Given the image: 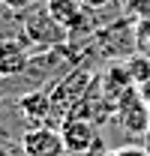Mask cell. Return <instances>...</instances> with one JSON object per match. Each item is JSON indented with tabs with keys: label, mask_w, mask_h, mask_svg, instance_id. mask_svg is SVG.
<instances>
[{
	"label": "cell",
	"mask_w": 150,
	"mask_h": 156,
	"mask_svg": "<svg viewBox=\"0 0 150 156\" xmlns=\"http://www.w3.org/2000/svg\"><path fill=\"white\" fill-rule=\"evenodd\" d=\"M84 3H87L90 9H102V6H105V3H111V0H84Z\"/></svg>",
	"instance_id": "14"
},
{
	"label": "cell",
	"mask_w": 150,
	"mask_h": 156,
	"mask_svg": "<svg viewBox=\"0 0 150 156\" xmlns=\"http://www.w3.org/2000/svg\"><path fill=\"white\" fill-rule=\"evenodd\" d=\"M138 48V27L132 21L120 18L111 21L105 27H99L90 36V54L96 60H111V63H123L126 57L135 54Z\"/></svg>",
	"instance_id": "2"
},
{
	"label": "cell",
	"mask_w": 150,
	"mask_h": 156,
	"mask_svg": "<svg viewBox=\"0 0 150 156\" xmlns=\"http://www.w3.org/2000/svg\"><path fill=\"white\" fill-rule=\"evenodd\" d=\"M123 66H126V72H129L132 84L138 87V84H144V81H150V57L147 54H132V57L123 60Z\"/></svg>",
	"instance_id": "10"
},
{
	"label": "cell",
	"mask_w": 150,
	"mask_h": 156,
	"mask_svg": "<svg viewBox=\"0 0 150 156\" xmlns=\"http://www.w3.org/2000/svg\"><path fill=\"white\" fill-rule=\"evenodd\" d=\"M33 60V51L24 39H0V81L21 75Z\"/></svg>",
	"instance_id": "8"
},
{
	"label": "cell",
	"mask_w": 150,
	"mask_h": 156,
	"mask_svg": "<svg viewBox=\"0 0 150 156\" xmlns=\"http://www.w3.org/2000/svg\"><path fill=\"white\" fill-rule=\"evenodd\" d=\"M138 93H141V99L150 105V81H144V84H138Z\"/></svg>",
	"instance_id": "13"
},
{
	"label": "cell",
	"mask_w": 150,
	"mask_h": 156,
	"mask_svg": "<svg viewBox=\"0 0 150 156\" xmlns=\"http://www.w3.org/2000/svg\"><path fill=\"white\" fill-rule=\"evenodd\" d=\"M15 108L18 114L30 123V126H57L54 111H51V96L48 90H30V93H21L15 99Z\"/></svg>",
	"instance_id": "7"
},
{
	"label": "cell",
	"mask_w": 150,
	"mask_h": 156,
	"mask_svg": "<svg viewBox=\"0 0 150 156\" xmlns=\"http://www.w3.org/2000/svg\"><path fill=\"white\" fill-rule=\"evenodd\" d=\"M3 3H6L12 12H24V9H30L33 3H39V0H3Z\"/></svg>",
	"instance_id": "12"
},
{
	"label": "cell",
	"mask_w": 150,
	"mask_h": 156,
	"mask_svg": "<svg viewBox=\"0 0 150 156\" xmlns=\"http://www.w3.org/2000/svg\"><path fill=\"white\" fill-rule=\"evenodd\" d=\"M108 156H150V150L141 147V144H123V147L108 150Z\"/></svg>",
	"instance_id": "11"
},
{
	"label": "cell",
	"mask_w": 150,
	"mask_h": 156,
	"mask_svg": "<svg viewBox=\"0 0 150 156\" xmlns=\"http://www.w3.org/2000/svg\"><path fill=\"white\" fill-rule=\"evenodd\" d=\"M117 126L135 141H144V135L150 132V105L141 99L138 87H132L126 96L117 102V111H114Z\"/></svg>",
	"instance_id": "5"
},
{
	"label": "cell",
	"mask_w": 150,
	"mask_h": 156,
	"mask_svg": "<svg viewBox=\"0 0 150 156\" xmlns=\"http://www.w3.org/2000/svg\"><path fill=\"white\" fill-rule=\"evenodd\" d=\"M66 156H69V153H66Z\"/></svg>",
	"instance_id": "15"
},
{
	"label": "cell",
	"mask_w": 150,
	"mask_h": 156,
	"mask_svg": "<svg viewBox=\"0 0 150 156\" xmlns=\"http://www.w3.org/2000/svg\"><path fill=\"white\" fill-rule=\"evenodd\" d=\"M21 156H66V144L57 126H27L18 141Z\"/></svg>",
	"instance_id": "6"
},
{
	"label": "cell",
	"mask_w": 150,
	"mask_h": 156,
	"mask_svg": "<svg viewBox=\"0 0 150 156\" xmlns=\"http://www.w3.org/2000/svg\"><path fill=\"white\" fill-rule=\"evenodd\" d=\"M60 135H63V144H66V153L69 156H84L87 150H93L102 144V126H96L93 120L81 114H69L60 120Z\"/></svg>",
	"instance_id": "4"
},
{
	"label": "cell",
	"mask_w": 150,
	"mask_h": 156,
	"mask_svg": "<svg viewBox=\"0 0 150 156\" xmlns=\"http://www.w3.org/2000/svg\"><path fill=\"white\" fill-rule=\"evenodd\" d=\"M21 39L27 42L33 54H42V51H54L60 45H66L69 30L54 21L45 3H33L30 9L21 12Z\"/></svg>",
	"instance_id": "1"
},
{
	"label": "cell",
	"mask_w": 150,
	"mask_h": 156,
	"mask_svg": "<svg viewBox=\"0 0 150 156\" xmlns=\"http://www.w3.org/2000/svg\"><path fill=\"white\" fill-rule=\"evenodd\" d=\"M96 72L90 66H75L69 69L66 75L60 78L57 84L48 87V96H51V111H54V120L57 126H60V120L63 117H69L78 108V102L84 99V93L90 90V84H93Z\"/></svg>",
	"instance_id": "3"
},
{
	"label": "cell",
	"mask_w": 150,
	"mask_h": 156,
	"mask_svg": "<svg viewBox=\"0 0 150 156\" xmlns=\"http://www.w3.org/2000/svg\"><path fill=\"white\" fill-rule=\"evenodd\" d=\"M0 39H21V12H12L0 0Z\"/></svg>",
	"instance_id": "9"
}]
</instances>
